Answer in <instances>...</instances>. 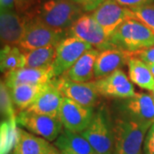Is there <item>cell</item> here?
<instances>
[{"mask_svg":"<svg viewBox=\"0 0 154 154\" xmlns=\"http://www.w3.org/2000/svg\"><path fill=\"white\" fill-rule=\"evenodd\" d=\"M17 118L7 119L0 127V154H10L15 147L19 136Z\"/></svg>","mask_w":154,"mask_h":154,"instance_id":"24","label":"cell"},{"mask_svg":"<svg viewBox=\"0 0 154 154\" xmlns=\"http://www.w3.org/2000/svg\"><path fill=\"white\" fill-rule=\"evenodd\" d=\"M54 146L47 140L37 137L19 128V136L13 154H49Z\"/></svg>","mask_w":154,"mask_h":154,"instance_id":"20","label":"cell"},{"mask_svg":"<svg viewBox=\"0 0 154 154\" xmlns=\"http://www.w3.org/2000/svg\"><path fill=\"white\" fill-rule=\"evenodd\" d=\"M41 0H15V8L17 13L26 16H33Z\"/></svg>","mask_w":154,"mask_h":154,"instance_id":"28","label":"cell"},{"mask_svg":"<svg viewBox=\"0 0 154 154\" xmlns=\"http://www.w3.org/2000/svg\"><path fill=\"white\" fill-rule=\"evenodd\" d=\"M79 5L84 12H91L95 11L105 0H71Z\"/></svg>","mask_w":154,"mask_h":154,"instance_id":"30","label":"cell"},{"mask_svg":"<svg viewBox=\"0 0 154 154\" xmlns=\"http://www.w3.org/2000/svg\"><path fill=\"white\" fill-rule=\"evenodd\" d=\"M92 45L80 38L68 35L56 46V57L52 64L54 79L62 76L82 56L92 49Z\"/></svg>","mask_w":154,"mask_h":154,"instance_id":"7","label":"cell"},{"mask_svg":"<svg viewBox=\"0 0 154 154\" xmlns=\"http://www.w3.org/2000/svg\"><path fill=\"white\" fill-rule=\"evenodd\" d=\"M143 154H154V124L149 128L145 138Z\"/></svg>","mask_w":154,"mask_h":154,"instance_id":"31","label":"cell"},{"mask_svg":"<svg viewBox=\"0 0 154 154\" xmlns=\"http://www.w3.org/2000/svg\"><path fill=\"white\" fill-rule=\"evenodd\" d=\"M67 33L87 42L100 51L116 48L92 15L83 14L68 29Z\"/></svg>","mask_w":154,"mask_h":154,"instance_id":"8","label":"cell"},{"mask_svg":"<svg viewBox=\"0 0 154 154\" xmlns=\"http://www.w3.org/2000/svg\"><path fill=\"white\" fill-rule=\"evenodd\" d=\"M0 68L2 73L22 69L23 52L17 45H4L0 53Z\"/></svg>","mask_w":154,"mask_h":154,"instance_id":"25","label":"cell"},{"mask_svg":"<svg viewBox=\"0 0 154 154\" xmlns=\"http://www.w3.org/2000/svg\"><path fill=\"white\" fill-rule=\"evenodd\" d=\"M63 98V95L57 88L55 83L51 81L46 84L45 89L38 95L34 103L27 110L34 113L59 118Z\"/></svg>","mask_w":154,"mask_h":154,"instance_id":"15","label":"cell"},{"mask_svg":"<svg viewBox=\"0 0 154 154\" xmlns=\"http://www.w3.org/2000/svg\"><path fill=\"white\" fill-rule=\"evenodd\" d=\"M92 16L110 38L123 22L134 18L130 9L120 5L116 0H105L93 11Z\"/></svg>","mask_w":154,"mask_h":154,"instance_id":"11","label":"cell"},{"mask_svg":"<svg viewBox=\"0 0 154 154\" xmlns=\"http://www.w3.org/2000/svg\"><path fill=\"white\" fill-rule=\"evenodd\" d=\"M54 79L52 66L45 69L22 68L5 74V83L11 88L19 84H47Z\"/></svg>","mask_w":154,"mask_h":154,"instance_id":"17","label":"cell"},{"mask_svg":"<svg viewBox=\"0 0 154 154\" xmlns=\"http://www.w3.org/2000/svg\"><path fill=\"white\" fill-rule=\"evenodd\" d=\"M152 93V98H153V100H154V90L152 91V92H151Z\"/></svg>","mask_w":154,"mask_h":154,"instance_id":"35","label":"cell"},{"mask_svg":"<svg viewBox=\"0 0 154 154\" xmlns=\"http://www.w3.org/2000/svg\"><path fill=\"white\" fill-rule=\"evenodd\" d=\"M130 57V53L117 48L107 49L99 52L94 66L95 80L101 79L112 74L125 64Z\"/></svg>","mask_w":154,"mask_h":154,"instance_id":"16","label":"cell"},{"mask_svg":"<svg viewBox=\"0 0 154 154\" xmlns=\"http://www.w3.org/2000/svg\"><path fill=\"white\" fill-rule=\"evenodd\" d=\"M14 106L11 89L5 82L2 81L0 84V109L1 116L5 118V120L17 118V115Z\"/></svg>","mask_w":154,"mask_h":154,"instance_id":"26","label":"cell"},{"mask_svg":"<svg viewBox=\"0 0 154 154\" xmlns=\"http://www.w3.org/2000/svg\"><path fill=\"white\" fill-rule=\"evenodd\" d=\"M17 124L48 141L56 140L60 135L63 123L59 118L34 113L28 110L20 111L17 116Z\"/></svg>","mask_w":154,"mask_h":154,"instance_id":"9","label":"cell"},{"mask_svg":"<svg viewBox=\"0 0 154 154\" xmlns=\"http://www.w3.org/2000/svg\"><path fill=\"white\" fill-rule=\"evenodd\" d=\"M115 109L118 117L153 124L154 100L152 94L136 93L131 98L118 99Z\"/></svg>","mask_w":154,"mask_h":154,"instance_id":"6","label":"cell"},{"mask_svg":"<svg viewBox=\"0 0 154 154\" xmlns=\"http://www.w3.org/2000/svg\"><path fill=\"white\" fill-rule=\"evenodd\" d=\"M12 154H13V153H12Z\"/></svg>","mask_w":154,"mask_h":154,"instance_id":"37","label":"cell"},{"mask_svg":"<svg viewBox=\"0 0 154 154\" xmlns=\"http://www.w3.org/2000/svg\"><path fill=\"white\" fill-rule=\"evenodd\" d=\"M82 134L98 154H113L114 152L113 122L108 111L104 108L94 112L90 125Z\"/></svg>","mask_w":154,"mask_h":154,"instance_id":"5","label":"cell"},{"mask_svg":"<svg viewBox=\"0 0 154 154\" xmlns=\"http://www.w3.org/2000/svg\"><path fill=\"white\" fill-rule=\"evenodd\" d=\"M149 68H150V69H151V72H152V75L154 77V64H151V65H148Z\"/></svg>","mask_w":154,"mask_h":154,"instance_id":"34","label":"cell"},{"mask_svg":"<svg viewBox=\"0 0 154 154\" xmlns=\"http://www.w3.org/2000/svg\"><path fill=\"white\" fill-rule=\"evenodd\" d=\"M54 146L60 154H98L82 134L65 128L55 140Z\"/></svg>","mask_w":154,"mask_h":154,"instance_id":"18","label":"cell"},{"mask_svg":"<svg viewBox=\"0 0 154 154\" xmlns=\"http://www.w3.org/2000/svg\"><path fill=\"white\" fill-rule=\"evenodd\" d=\"M94 112L93 108L78 105L68 98H63L61 106L59 119L65 129L82 134L90 125Z\"/></svg>","mask_w":154,"mask_h":154,"instance_id":"13","label":"cell"},{"mask_svg":"<svg viewBox=\"0 0 154 154\" xmlns=\"http://www.w3.org/2000/svg\"><path fill=\"white\" fill-rule=\"evenodd\" d=\"M49 154H60V152H59V151L57 150V148L55 146H53V148H52V150L51 151V152H50Z\"/></svg>","mask_w":154,"mask_h":154,"instance_id":"33","label":"cell"},{"mask_svg":"<svg viewBox=\"0 0 154 154\" xmlns=\"http://www.w3.org/2000/svg\"><path fill=\"white\" fill-rule=\"evenodd\" d=\"M99 52L100 51L94 48L88 50L63 76L75 82H88L92 81L94 78L95 62Z\"/></svg>","mask_w":154,"mask_h":154,"instance_id":"19","label":"cell"},{"mask_svg":"<svg viewBox=\"0 0 154 154\" xmlns=\"http://www.w3.org/2000/svg\"><path fill=\"white\" fill-rule=\"evenodd\" d=\"M131 54L144 61L147 65L154 64V45L133 52Z\"/></svg>","mask_w":154,"mask_h":154,"instance_id":"29","label":"cell"},{"mask_svg":"<svg viewBox=\"0 0 154 154\" xmlns=\"http://www.w3.org/2000/svg\"><path fill=\"white\" fill-rule=\"evenodd\" d=\"M94 82L99 95L108 99H128L136 94L133 82L122 69Z\"/></svg>","mask_w":154,"mask_h":154,"instance_id":"12","label":"cell"},{"mask_svg":"<svg viewBox=\"0 0 154 154\" xmlns=\"http://www.w3.org/2000/svg\"><path fill=\"white\" fill-rule=\"evenodd\" d=\"M134 17L154 32V4L130 9Z\"/></svg>","mask_w":154,"mask_h":154,"instance_id":"27","label":"cell"},{"mask_svg":"<svg viewBox=\"0 0 154 154\" xmlns=\"http://www.w3.org/2000/svg\"><path fill=\"white\" fill-rule=\"evenodd\" d=\"M82 9L71 0H45L33 16L50 28L65 31L83 15Z\"/></svg>","mask_w":154,"mask_h":154,"instance_id":"3","label":"cell"},{"mask_svg":"<svg viewBox=\"0 0 154 154\" xmlns=\"http://www.w3.org/2000/svg\"><path fill=\"white\" fill-rule=\"evenodd\" d=\"M63 97L71 99L78 105L94 108L99 101V93L94 82H82L60 76L52 80Z\"/></svg>","mask_w":154,"mask_h":154,"instance_id":"10","label":"cell"},{"mask_svg":"<svg viewBox=\"0 0 154 154\" xmlns=\"http://www.w3.org/2000/svg\"><path fill=\"white\" fill-rule=\"evenodd\" d=\"M152 125L116 116L113 122V154H142V144Z\"/></svg>","mask_w":154,"mask_h":154,"instance_id":"1","label":"cell"},{"mask_svg":"<svg viewBox=\"0 0 154 154\" xmlns=\"http://www.w3.org/2000/svg\"><path fill=\"white\" fill-rule=\"evenodd\" d=\"M45 86L46 84H19L10 88L15 107L20 111L28 109Z\"/></svg>","mask_w":154,"mask_h":154,"instance_id":"22","label":"cell"},{"mask_svg":"<svg viewBox=\"0 0 154 154\" xmlns=\"http://www.w3.org/2000/svg\"><path fill=\"white\" fill-rule=\"evenodd\" d=\"M24 35L18 45L22 51L46 47L50 45L57 46L68 33L63 30L50 28L45 24L37 16H28Z\"/></svg>","mask_w":154,"mask_h":154,"instance_id":"4","label":"cell"},{"mask_svg":"<svg viewBox=\"0 0 154 154\" xmlns=\"http://www.w3.org/2000/svg\"><path fill=\"white\" fill-rule=\"evenodd\" d=\"M127 65L128 69V76L134 84L150 92L153 91L154 77L149 66L144 61L130 53Z\"/></svg>","mask_w":154,"mask_h":154,"instance_id":"21","label":"cell"},{"mask_svg":"<svg viewBox=\"0 0 154 154\" xmlns=\"http://www.w3.org/2000/svg\"><path fill=\"white\" fill-rule=\"evenodd\" d=\"M28 19V16L21 15L12 9L1 10L0 36L3 46L20 44Z\"/></svg>","mask_w":154,"mask_h":154,"instance_id":"14","label":"cell"},{"mask_svg":"<svg viewBox=\"0 0 154 154\" xmlns=\"http://www.w3.org/2000/svg\"><path fill=\"white\" fill-rule=\"evenodd\" d=\"M153 124H154V122H153Z\"/></svg>","mask_w":154,"mask_h":154,"instance_id":"36","label":"cell"},{"mask_svg":"<svg viewBox=\"0 0 154 154\" xmlns=\"http://www.w3.org/2000/svg\"><path fill=\"white\" fill-rule=\"evenodd\" d=\"M110 41L116 48L133 53L154 45V32L137 19L130 18L116 30Z\"/></svg>","mask_w":154,"mask_h":154,"instance_id":"2","label":"cell"},{"mask_svg":"<svg viewBox=\"0 0 154 154\" xmlns=\"http://www.w3.org/2000/svg\"><path fill=\"white\" fill-rule=\"evenodd\" d=\"M22 52V68L45 69L52 66L56 57V46L50 45Z\"/></svg>","mask_w":154,"mask_h":154,"instance_id":"23","label":"cell"},{"mask_svg":"<svg viewBox=\"0 0 154 154\" xmlns=\"http://www.w3.org/2000/svg\"><path fill=\"white\" fill-rule=\"evenodd\" d=\"M120 5L128 9L154 4V0H116Z\"/></svg>","mask_w":154,"mask_h":154,"instance_id":"32","label":"cell"}]
</instances>
